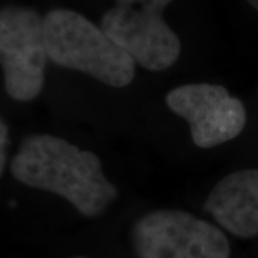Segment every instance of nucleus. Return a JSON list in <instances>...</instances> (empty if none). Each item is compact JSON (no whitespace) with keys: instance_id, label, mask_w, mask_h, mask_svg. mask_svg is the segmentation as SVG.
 <instances>
[{"instance_id":"obj_10","label":"nucleus","mask_w":258,"mask_h":258,"mask_svg":"<svg viewBox=\"0 0 258 258\" xmlns=\"http://www.w3.org/2000/svg\"><path fill=\"white\" fill-rule=\"evenodd\" d=\"M72 258H88V257H72Z\"/></svg>"},{"instance_id":"obj_1","label":"nucleus","mask_w":258,"mask_h":258,"mask_svg":"<svg viewBox=\"0 0 258 258\" xmlns=\"http://www.w3.org/2000/svg\"><path fill=\"white\" fill-rule=\"evenodd\" d=\"M10 171L19 182L63 197L89 218L103 214L119 195L96 154L53 135L25 137Z\"/></svg>"},{"instance_id":"obj_2","label":"nucleus","mask_w":258,"mask_h":258,"mask_svg":"<svg viewBox=\"0 0 258 258\" xmlns=\"http://www.w3.org/2000/svg\"><path fill=\"white\" fill-rule=\"evenodd\" d=\"M43 23L47 57L55 64L89 75L111 88H125L134 81L135 60L83 15L53 9Z\"/></svg>"},{"instance_id":"obj_4","label":"nucleus","mask_w":258,"mask_h":258,"mask_svg":"<svg viewBox=\"0 0 258 258\" xmlns=\"http://www.w3.org/2000/svg\"><path fill=\"white\" fill-rule=\"evenodd\" d=\"M47 59L43 18L28 6L0 8V68L12 99L30 102L39 96Z\"/></svg>"},{"instance_id":"obj_9","label":"nucleus","mask_w":258,"mask_h":258,"mask_svg":"<svg viewBox=\"0 0 258 258\" xmlns=\"http://www.w3.org/2000/svg\"><path fill=\"white\" fill-rule=\"evenodd\" d=\"M247 3H248L251 8H254L255 10H258V0H247Z\"/></svg>"},{"instance_id":"obj_7","label":"nucleus","mask_w":258,"mask_h":258,"mask_svg":"<svg viewBox=\"0 0 258 258\" xmlns=\"http://www.w3.org/2000/svg\"><path fill=\"white\" fill-rule=\"evenodd\" d=\"M204 210L235 237H258V168L224 176L208 194Z\"/></svg>"},{"instance_id":"obj_8","label":"nucleus","mask_w":258,"mask_h":258,"mask_svg":"<svg viewBox=\"0 0 258 258\" xmlns=\"http://www.w3.org/2000/svg\"><path fill=\"white\" fill-rule=\"evenodd\" d=\"M8 145H9V129L5 120L0 118V176L3 175L6 158H8Z\"/></svg>"},{"instance_id":"obj_6","label":"nucleus","mask_w":258,"mask_h":258,"mask_svg":"<svg viewBox=\"0 0 258 258\" xmlns=\"http://www.w3.org/2000/svg\"><path fill=\"white\" fill-rule=\"evenodd\" d=\"M165 102L189 123L194 144L204 149L235 139L247 123L244 103L221 85H181L166 93Z\"/></svg>"},{"instance_id":"obj_5","label":"nucleus","mask_w":258,"mask_h":258,"mask_svg":"<svg viewBox=\"0 0 258 258\" xmlns=\"http://www.w3.org/2000/svg\"><path fill=\"white\" fill-rule=\"evenodd\" d=\"M132 247L138 258H230L227 235L181 210H157L137 220Z\"/></svg>"},{"instance_id":"obj_3","label":"nucleus","mask_w":258,"mask_h":258,"mask_svg":"<svg viewBox=\"0 0 258 258\" xmlns=\"http://www.w3.org/2000/svg\"><path fill=\"white\" fill-rule=\"evenodd\" d=\"M174 0H113L101 28L141 68L162 72L181 55V40L164 19Z\"/></svg>"}]
</instances>
